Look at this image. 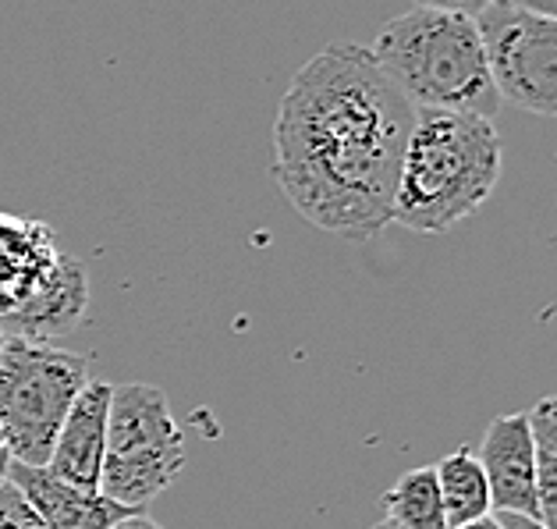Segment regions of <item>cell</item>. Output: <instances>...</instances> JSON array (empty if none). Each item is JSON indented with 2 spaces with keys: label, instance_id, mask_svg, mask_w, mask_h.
<instances>
[{
  "label": "cell",
  "instance_id": "e0dca14e",
  "mask_svg": "<svg viewBox=\"0 0 557 529\" xmlns=\"http://www.w3.org/2000/svg\"><path fill=\"white\" fill-rule=\"evenodd\" d=\"M508 8L529 11V15H543V19H557V0H500Z\"/></svg>",
  "mask_w": 557,
  "mask_h": 529
},
{
  "label": "cell",
  "instance_id": "30bf717a",
  "mask_svg": "<svg viewBox=\"0 0 557 529\" xmlns=\"http://www.w3.org/2000/svg\"><path fill=\"white\" fill-rule=\"evenodd\" d=\"M8 480L25 494L47 529H107L132 512H143L121 505L103 491H83L75 483H64L47 466H25L8 458Z\"/></svg>",
  "mask_w": 557,
  "mask_h": 529
},
{
  "label": "cell",
  "instance_id": "4fadbf2b",
  "mask_svg": "<svg viewBox=\"0 0 557 529\" xmlns=\"http://www.w3.org/2000/svg\"><path fill=\"white\" fill-rule=\"evenodd\" d=\"M384 519L398 522L401 529H447L437 472L430 466L409 469L394 480L391 491H384Z\"/></svg>",
  "mask_w": 557,
  "mask_h": 529
},
{
  "label": "cell",
  "instance_id": "cb8c5ba5",
  "mask_svg": "<svg viewBox=\"0 0 557 529\" xmlns=\"http://www.w3.org/2000/svg\"><path fill=\"white\" fill-rule=\"evenodd\" d=\"M0 452H4V433H0Z\"/></svg>",
  "mask_w": 557,
  "mask_h": 529
},
{
  "label": "cell",
  "instance_id": "ffe728a7",
  "mask_svg": "<svg viewBox=\"0 0 557 529\" xmlns=\"http://www.w3.org/2000/svg\"><path fill=\"white\" fill-rule=\"evenodd\" d=\"M533 409H536L543 419H547V423L554 427V433H557V395H554V398H543V402H536Z\"/></svg>",
  "mask_w": 557,
  "mask_h": 529
},
{
  "label": "cell",
  "instance_id": "6da1fadb",
  "mask_svg": "<svg viewBox=\"0 0 557 529\" xmlns=\"http://www.w3.org/2000/svg\"><path fill=\"white\" fill-rule=\"evenodd\" d=\"M416 107L370 47L331 44L295 72L274 121V179L312 227L373 238L394 193Z\"/></svg>",
  "mask_w": 557,
  "mask_h": 529
},
{
  "label": "cell",
  "instance_id": "7c38bea8",
  "mask_svg": "<svg viewBox=\"0 0 557 529\" xmlns=\"http://www.w3.org/2000/svg\"><path fill=\"white\" fill-rule=\"evenodd\" d=\"M437 487H441V501H444V515H447V529L466 526L472 519H483L491 515V483H486V472L480 455L469 452L466 444H458L451 455H444L437 466Z\"/></svg>",
  "mask_w": 557,
  "mask_h": 529
},
{
  "label": "cell",
  "instance_id": "7402d4cb",
  "mask_svg": "<svg viewBox=\"0 0 557 529\" xmlns=\"http://www.w3.org/2000/svg\"><path fill=\"white\" fill-rule=\"evenodd\" d=\"M8 477V452H0V483Z\"/></svg>",
  "mask_w": 557,
  "mask_h": 529
},
{
  "label": "cell",
  "instance_id": "5b68a950",
  "mask_svg": "<svg viewBox=\"0 0 557 529\" xmlns=\"http://www.w3.org/2000/svg\"><path fill=\"white\" fill-rule=\"evenodd\" d=\"M185 463V433L164 387L114 384L100 491L128 508H146L182 477Z\"/></svg>",
  "mask_w": 557,
  "mask_h": 529
},
{
  "label": "cell",
  "instance_id": "8fae6325",
  "mask_svg": "<svg viewBox=\"0 0 557 529\" xmlns=\"http://www.w3.org/2000/svg\"><path fill=\"white\" fill-rule=\"evenodd\" d=\"M58 253L47 224L0 213V317L18 309L44 284Z\"/></svg>",
  "mask_w": 557,
  "mask_h": 529
},
{
  "label": "cell",
  "instance_id": "9a60e30c",
  "mask_svg": "<svg viewBox=\"0 0 557 529\" xmlns=\"http://www.w3.org/2000/svg\"><path fill=\"white\" fill-rule=\"evenodd\" d=\"M0 529H47V522L8 477L0 483Z\"/></svg>",
  "mask_w": 557,
  "mask_h": 529
},
{
  "label": "cell",
  "instance_id": "5bb4252c",
  "mask_svg": "<svg viewBox=\"0 0 557 529\" xmlns=\"http://www.w3.org/2000/svg\"><path fill=\"white\" fill-rule=\"evenodd\" d=\"M536 438V519L557 529V433L536 409L529 413Z\"/></svg>",
  "mask_w": 557,
  "mask_h": 529
},
{
  "label": "cell",
  "instance_id": "d4e9b609",
  "mask_svg": "<svg viewBox=\"0 0 557 529\" xmlns=\"http://www.w3.org/2000/svg\"><path fill=\"white\" fill-rule=\"evenodd\" d=\"M0 345H4V331H0Z\"/></svg>",
  "mask_w": 557,
  "mask_h": 529
},
{
  "label": "cell",
  "instance_id": "52a82bcc",
  "mask_svg": "<svg viewBox=\"0 0 557 529\" xmlns=\"http://www.w3.org/2000/svg\"><path fill=\"white\" fill-rule=\"evenodd\" d=\"M480 463L497 512L536 515V438L529 413H505L483 433Z\"/></svg>",
  "mask_w": 557,
  "mask_h": 529
},
{
  "label": "cell",
  "instance_id": "ac0fdd59",
  "mask_svg": "<svg viewBox=\"0 0 557 529\" xmlns=\"http://www.w3.org/2000/svg\"><path fill=\"white\" fill-rule=\"evenodd\" d=\"M497 519L505 529H547L536 515H519V512H497Z\"/></svg>",
  "mask_w": 557,
  "mask_h": 529
},
{
  "label": "cell",
  "instance_id": "7a4b0ae2",
  "mask_svg": "<svg viewBox=\"0 0 557 529\" xmlns=\"http://www.w3.org/2000/svg\"><path fill=\"white\" fill-rule=\"evenodd\" d=\"M497 179L500 135L494 118L466 111H416L391 224L419 235H444L494 196Z\"/></svg>",
  "mask_w": 557,
  "mask_h": 529
},
{
  "label": "cell",
  "instance_id": "603a6c76",
  "mask_svg": "<svg viewBox=\"0 0 557 529\" xmlns=\"http://www.w3.org/2000/svg\"><path fill=\"white\" fill-rule=\"evenodd\" d=\"M370 529H401L398 522H391V519H380L376 526H370Z\"/></svg>",
  "mask_w": 557,
  "mask_h": 529
},
{
  "label": "cell",
  "instance_id": "44dd1931",
  "mask_svg": "<svg viewBox=\"0 0 557 529\" xmlns=\"http://www.w3.org/2000/svg\"><path fill=\"white\" fill-rule=\"evenodd\" d=\"M455 529H505L500 526V519L491 512V515H483V519H472V522H466V526H455Z\"/></svg>",
  "mask_w": 557,
  "mask_h": 529
},
{
  "label": "cell",
  "instance_id": "d6986e66",
  "mask_svg": "<svg viewBox=\"0 0 557 529\" xmlns=\"http://www.w3.org/2000/svg\"><path fill=\"white\" fill-rule=\"evenodd\" d=\"M107 529H164L160 522H153L149 515H143V512H132V515H125V519H117L114 526H107Z\"/></svg>",
  "mask_w": 557,
  "mask_h": 529
},
{
  "label": "cell",
  "instance_id": "9c48e42d",
  "mask_svg": "<svg viewBox=\"0 0 557 529\" xmlns=\"http://www.w3.org/2000/svg\"><path fill=\"white\" fill-rule=\"evenodd\" d=\"M114 384L92 381L78 391L75 405L67 409L64 423L53 441L47 469L64 483H75L83 491H100L103 452H107V409H111Z\"/></svg>",
  "mask_w": 557,
  "mask_h": 529
},
{
  "label": "cell",
  "instance_id": "2e32d148",
  "mask_svg": "<svg viewBox=\"0 0 557 529\" xmlns=\"http://www.w3.org/2000/svg\"><path fill=\"white\" fill-rule=\"evenodd\" d=\"M412 4L423 8H447V11H466V15H480V11L491 4V0H412Z\"/></svg>",
  "mask_w": 557,
  "mask_h": 529
},
{
  "label": "cell",
  "instance_id": "277c9868",
  "mask_svg": "<svg viewBox=\"0 0 557 529\" xmlns=\"http://www.w3.org/2000/svg\"><path fill=\"white\" fill-rule=\"evenodd\" d=\"M89 384V359L50 342L4 334L0 345V433L11 463L47 466L67 409Z\"/></svg>",
  "mask_w": 557,
  "mask_h": 529
},
{
  "label": "cell",
  "instance_id": "8992f818",
  "mask_svg": "<svg viewBox=\"0 0 557 529\" xmlns=\"http://www.w3.org/2000/svg\"><path fill=\"white\" fill-rule=\"evenodd\" d=\"M475 19L500 100L557 118V19L529 15L500 0H491Z\"/></svg>",
  "mask_w": 557,
  "mask_h": 529
},
{
  "label": "cell",
  "instance_id": "3957f363",
  "mask_svg": "<svg viewBox=\"0 0 557 529\" xmlns=\"http://www.w3.org/2000/svg\"><path fill=\"white\" fill-rule=\"evenodd\" d=\"M373 58L416 111H466L494 118L500 93L491 75L480 19L412 4L373 39Z\"/></svg>",
  "mask_w": 557,
  "mask_h": 529
},
{
  "label": "cell",
  "instance_id": "ba28073f",
  "mask_svg": "<svg viewBox=\"0 0 557 529\" xmlns=\"http://www.w3.org/2000/svg\"><path fill=\"white\" fill-rule=\"evenodd\" d=\"M86 306H89L86 267L75 256L58 253L44 284L18 309L0 317V331L29 337V342H50V337L75 331L86 320Z\"/></svg>",
  "mask_w": 557,
  "mask_h": 529
}]
</instances>
